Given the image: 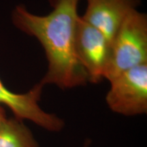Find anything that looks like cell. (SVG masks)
Masks as SVG:
<instances>
[{"instance_id": "obj_1", "label": "cell", "mask_w": 147, "mask_h": 147, "mask_svg": "<svg viewBox=\"0 0 147 147\" xmlns=\"http://www.w3.org/2000/svg\"><path fill=\"white\" fill-rule=\"evenodd\" d=\"M79 0H50L53 10L46 16L29 12L23 5L12 14L14 25L36 38L45 50L48 70L40 82L61 89L86 85L89 78L77 57L75 36Z\"/></svg>"}, {"instance_id": "obj_2", "label": "cell", "mask_w": 147, "mask_h": 147, "mask_svg": "<svg viewBox=\"0 0 147 147\" xmlns=\"http://www.w3.org/2000/svg\"><path fill=\"white\" fill-rule=\"evenodd\" d=\"M147 63V18L137 9L119 27L110 45L104 79L110 81L128 69Z\"/></svg>"}, {"instance_id": "obj_3", "label": "cell", "mask_w": 147, "mask_h": 147, "mask_svg": "<svg viewBox=\"0 0 147 147\" xmlns=\"http://www.w3.org/2000/svg\"><path fill=\"white\" fill-rule=\"evenodd\" d=\"M109 82L106 102L112 111L126 117L146 114L147 63L128 69Z\"/></svg>"}, {"instance_id": "obj_4", "label": "cell", "mask_w": 147, "mask_h": 147, "mask_svg": "<svg viewBox=\"0 0 147 147\" xmlns=\"http://www.w3.org/2000/svg\"><path fill=\"white\" fill-rule=\"evenodd\" d=\"M77 57L87 73L89 82L98 83L104 79L110 58V44L98 29L82 16L77 22L75 36Z\"/></svg>"}, {"instance_id": "obj_5", "label": "cell", "mask_w": 147, "mask_h": 147, "mask_svg": "<svg viewBox=\"0 0 147 147\" xmlns=\"http://www.w3.org/2000/svg\"><path fill=\"white\" fill-rule=\"evenodd\" d=\"M43 87L39 82L26 93H16L7 89L0 79V105L7 106L16 119L31 121L47 131L60 132L65 127L63 119L46 112L39 104Z\"/></svg>"}, {"instance_id": "obj_6", "label": "cell", "mask_w": 147, "mask_h": 147, "mask_svg": "<svg viewBox=\"0 0 147 147\" xmlns=\"http://www.w3.org/2000/svg\"><path fill=\"white\" fill-rule=\"evenodd\" d=\"M139 4L140 0H88L82 18L98 29L111 45L125 19Z\"/></svg>"}, {"instance_id": "obj_7", "label": "cell", "mask_w": 147, "mask_h": 147, "mask_svg": "<svg viewBox=\"0 0 147 147\" xmlns=\"http://www.w3.org/2000/svg\"><path fill=\"white\" fill-rule=\"evenodd\" d=\"M0 147H40L34 134L23 121L5 119L0 125Z\"/></svg>"}, {"instance_id": "obj_8", "label": "cell", "mask_w": 147, "mask_h": 147, "mask_svg": "<svg viewBox=\"0 0 147 147\" xmlns=\"http://www.w3.org/2000/svg\"><path fill=\"white\" fill-rule=\"evenodd\" d=\"M5 119H6V116H5V110L2 106L0 105V125L2 123V122Z\"/></svg>"}, {"instance_id": "obj_9", "label": "cell", "mask_w": 147, "mask_h": 147, "mask_svg": "<svg viewBox=\"0 0 147 147\" xmlns=\"http://www.w3.org/2000/svg\"><path fill=\"white\" fill-rule=\"evenodd\" d=\"M82 147H91V141L89 140H87L84 141Z\"/></svg>"}]
</instances>
